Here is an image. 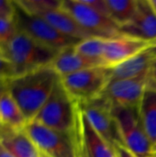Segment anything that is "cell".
Wrapping results in <instances>:
<instances>
[{
    "label": "cell",
    "mask_w": 156,
    "mask_h": 157,
    "mask_svg": "<svg viewBox=\"0 0 156 157\" xmlns=\"http://www.w3.org/2000/svg\"><path fill=\"white\" fill-rule=\"evenodd\" d=\"M59 80L60 76L50 65L6 80V90L19 106L28 122H30L45 104Z\"/></svg>",
    "instance_id": "1"
},
{
    "label": "cell",
    "mask_w": 156,
    "mask_h": 157,
    "mask_svg": "<svg viewBox=\"0 0 156 157\" xmlns=\"http://www.w3.org/2000/svg\"><path fill=\"white\" fill-rule=\"evenodd\" d=\"M80 109L59 80L32 121L53 131L75 136Z\"/></svg>",
    "instance_id": "2"
},
{
    "label": "cell",
    "mask_w": 156,
    "mask_h": 157,
    "mask_svg": "<svg viewBox=\"0 0 156 157\" xmlns=\"http://www.w3.org/2000/svg\"><path fill=\"white\" fill-rule=\"evenodd\" d=\"M59 51L49 48L23 32L17 31L1 55L14 66L16 75L50 66Z\"/></svg>",
    "instance_id": "3"
},
{
    "label": "cell",
    "mask_w": 156,
    "mask_h": 157,
    "mask_svg": "<svg viewBox=\"0 0 156 157\" xmlns=\"http://www.w3.org/2000/svg\"><path fill=\"white\" fill-rule=\"evenodd\" d=\"M111 79V68L95 66L60 77L61 84L77 104L98 98Z\"/></svg>",
    "instance_id": "4"
},
{
    "label": "cell",
    "mask_w": 156,
    "mask_h": 157,
    "mask_svg": "<svg viewBox=\"0 0 156 157\" xmlns=\"http://www.w3.org/2000/svg\"><path fill=\"white\" fill-rule=\"evenodd\" d=\"M15 2L14 21L17 31L23 32L36 41L56 51L74 47L80 40L69 38L54 29L43 17L23 10Z\"/></svg>",
    "instance_id": "5"
},
{
    "label": "cell",
    "mask_w": 156,
    "mask_h": 157,
    "mask_svg": "<svg viewBox=\"0 0 156 157\" xmlns=\"http://www.w3.org/2000/svg\"><path fill=\"white\" fill-rule=\"evenodd\" d=\"M122 145L137 157H154V146L145 133L138 109L112 107Z\"/></svg>",
    "instance_id": "6"
},
{
    "label": "cell",
    "mask_w": 156,
    "mask_h": 157,
    "mask_svg": "<svg viewBox=\"0 0 156 157\" xmlns=\"http://www.w3.org/2000/svg\"><path fill=\"white\" fill-rule=\"evenodd\" d=\"M43 157H78L76 135L59 132L35 121L24 128Z\"/></svg>",
    "instance_id": "7"
},
{
    "label": "cell",
    "mask_w": 156,
    "mask_h": 157,
    "mask_svg": "<svg viewBox=\"0 0 156 157\" xmlns=\"http://www.w3.org/2000/svg\"><path fill=\"white\" fill-rule=\"evenodd\" d=\"M61 6L93 37L108 39L120 35L119 25H117L109 17H107L86 5L83 0H62Z\"/></svg>",
    "instance_id": "8"
},
{
    "label": "cell",
    "mask_w": 156,
    "mask_h": 157,
    "mask_svg": "<svg viewBox=\"0 0 156 157\" xmlns=\"http://www.w3.org/2000/svg\"><path fill=\"white\" fill-rule=\"evenodd\" d=\"M150 77L151 71L136 78L110 81L99 97L111 107L138 109L149 86Z\"/></svg>",
    "instance_id": "9"
},
{
    "label": "cell",
    "mask_w": 156,
    "mask_h": 157,
    "mask_svg": "<svg viewBox=\"0 0 156 157\" xmlns=\"http://www.w3.org/2000/svg\"><path fill=\"white\" fill-rule=\"evenodd\" d=\"M92 127L112 147L122 144L119 129L112 113V107L102 98L98 97L91 101L78 104Z\"/></svg>",
    "instance_id": "10"
},
{
    "label": "cell",
    "mask_w": 156,
    "mask_h": 157,
    "mask_svg": "<svg viewBox=\"0 0 156 157\" xmlns=\"http://www.w3.org/2000/svg\"><path fill=\"white\" fill-rule=\"evenodd\" d=\"M76 144L78 157H117L114 148L97 132L81 109L76 131Z\"/></svg>",
    "instance_id": "11"
},
{
    "label": "cell",
    "mask_w": 156,
    "mask_h": 157,
    "mask_svg": "<svg viewBox=\"0 0 156 157\" xmlns=\"http://www.w3.org/2000/svg\"><path fill=\"white\" fill-rule=\"evenodd\" d=\"M120 34L150 42L156 38V13L149 0H138L136 12L127 24L120 28Z\"/></svg>",
    "instance_id": "12"
},
{
    "label": "cell",
    "mask_w": 156,
    "mask_h": 157,
    "mask_svg": "<svg viewBox=\"0 0 156 157\" xmlns=\"http://www.w3.org/2000/svg\"><path fill=\"white\" fill-rule=\"evenodd\" d=\"M148 48V42L135 38L119 35L107 39L102 62L107 67H114Z\"/></svg>",
    "instance_id": "13"
},
{
    "label": "cell",
    "mask_w": 156,
    "mask_h": 157,
    "mask_svg": "<svg viewBox=\"0 0 156 157\" xmlns=\"http://www.w3.org/2000/svg\"><path fill=\"white\" fill-rule=\"evenodd\" d=\"M156 61L155 56L147 48L137 55L111 68L110 81L131 79L149 73Z\"/></svg>",
    "instance_id": "14"
},
{
    "label": "cell",
    "mask_w": 156,
    "mask_h": 157,
    "mask_svg": "<svg viewBox=\"0 0 156 157\" xmlns=\"http://www.w3.org/2000/svg\"><path fill=\"white\" fill-rule=\"evenodd\" d=\"M74 47L60 51L51 64L60 77L95 66H105L101 62L79 54Z\"/></svg>",
    "instance_id": "15"
},
{
    "label": "cell",
    "mask_w": 156,
    "mask_h": 157,
    "mask_svg": "<svg viewBox=\"0 0 156 157\" xmlns=\"http://www.w3.org/2000/svg\"><path fill=\"white\" fill-rule=\"evenodd\" d=\"M0 142L14 157H41L38 147L25 132L4 127L0 132Z\"/></svg>",
    "instance_id": "16"
},
{
    "label": "cell",
    "mask_w": 156,
    "mask_h": 157,
    "mask_svg": "<svg viewBox=\"0 0 156 157\" xmlns=\"http://www.w3.org/2000/svg\"><path fill=\"white\" fill-rule=\"evenodd\" d=\"M40 17L48 21L59 32L69 38L82 40L93 37L86 32L67 11L63 9L62 6L47 10L40 14Z\"/></svg>",
    "instance_id": "17"
},
{
    "label": "cell",
    "mask_w": 156,
    "mask_h": 157,
    "mask_svg": "<svg viewBox=\"0 0 156 157\" xmlns=\"http://www.w3.org/2000/svg\"><path fill=\"white\" fill-rule=\"evenodd\" d=\"M142 126L153 144L156 141V89L148 86L138 108Z\"/></svg>",
    "instance_id": "18"
},
{
    "label": "cell",
    "mask_w": 156,
    "mask_h": 157,
    "mask_svg": "<svg viewBox=\"0 0 156 157\" xmlns=\"http://www.w3.org/2000/svg\"><path fill=\"white\" fill-rule=\"evenodd\" d=\"M0 123L10 130H24L29 123L19 106L6 90L0 97Z\"/></svg>",
    "instance_id": "19"
},
{
    "label": "cell",
    "mask_w": 156,
    "mask_h": 157,
    "mask_svg": "<svg viewBox=\"0 0 156 157\" xmlns=\"http://www.w3.org/2000/svg\"><path fill=\"white\" fill-rule=\"evenodd\" d=\"M110 18L120 28L133 17L138 0H106Z\"/></svg>",
    "instance_id": "20"
},
{
    "label": "cell",
    "mask_w": 156,
    "mask_h": 157,
    "mask_svg": "<svg viewBox=\"0 0 156 157\" xmlns=\"http://www.w3.org/2000/svg\"><path fill=\"white\" fill-rule=\"evenodd\" d=\"M106 41H107V38L90 37L80 40L74 48L79 54L101 62L103 63L102 57L105 51Z\"/></svg>",
    "instance_id": "21"
},
{
    "label": "cell",
    "mask_w": 156,
    "mask_h": 157,
    "mask_svg": "<svg viewBox=\"0 0 156 157\" xmlns=\"http://www.w3.org/2000/svg\"><path fill=\"white\" fill-rule=\"evenodd\" d=\"M16 3L26 12L40 16L43 12L60 7L62 1L59 0H15Z\"/></svg>",
    "instance_id": "22"
},
{
    "label": "cell",
    "mask_w": 156,
    "mask_h": 157,
    "mask_svg": "<svg viewBox=\"0 0 156 157\" xmlns=\"http://www.w3.org/2000/svg\"><path fill=\"white\" fill-rule=\"evenodd\" d=\"M17 33L14 19L0 17V54Z\"/></svg>",
    "instance_id": "23"
},
{
    "label": "cell",
    "mask_w": 156,
    "mask_h": 157,
    "mask_svg": "<svg viewBox=\"0 0 156 157\" xmlns=\"http://www.w3.org/2000/svg\"><path fill=\"white\" fill-rule=\"evenodd\" d=\"M16 75V72L12 63L0 54V79L8 80Z\"/></svg>",
    "instance_id": "24"
},
{
    "label": "cell",
    "mask_w": 156,
    "mask_h": 157,
    "mask_svg": "<svg viewBox=\"0 0 156 157\" xmlns=\"http://www.w3.org/2000/svg\"><path fill=\"white\" fill-rule=\"evenodd\" d=\"M15 15L14 0H0V17L13 19Z\"/></svg>",
    "instance_id": "25"
},
{
    "label": "cell",
    "mask_w": 156,
    "mask_h": 157,
    "mask_svg": "<svg viewBox=\"0 0 156 157\" xmlns=\"http://www.w3.org/2000/svg\"><path fill=\"white\" fill-rule=\"evenodd\" d=\"M83 2L86 5H87L88 6H90L91 8H93L94 10L105 15L107 17H109V12H108V8L106 0H83Z\"/></svg>",
    "instance_id": "26"
},
{
    "label": "cell",
    "mask_w": 156,
    "mask_h": 157,
    "mask_svg": "<svg viewBox=\"0 0 156 157\" xmlns=\"http://www.w3.org/2000/svg\"><path fill=\"white\" fill-rule=\"evenodd\" d=\"M114 150H115V154L117 157H137L135 156L131 152H130L124 145L119 144H116L114 147Z\"/></svg>",
    "instance_id": "27"
},
{
    "label": "cell",
    "mask_w": 156,
    "mask_h": 157,
    "mask_svg": "<svg viewBox=\"0 0 156 157\" xmlns=\"http://www.w3.org/2000/svg\"><path fill=\"white\" fill-rule=\"evenodd\" d=\"M149 86L156 89V61L154 62L152 70H151V77L149 82Z\"/></svg>",
    "instance_id": "28"
},
{
    "label": "cell",
    "mask_w": 156,
    "mask_h": 157,
    "mask_svg": "<svg viewBox=\"0 0 156 157\" xmlns=\"http://www.w3.org/2000/svg\"><path fill=\"white\" fill-rule=\"evenodd\" d=\"M0 157H14L0 142Z\"/></svg>",
    "instance_id": "29"
},
{
    "label": "cell",
    "mask_w": 156,
    "mask_h": 157,
    "mask_svg": "<svg viewBox=\"0 0 156 157\" xmlns=\"http://www.w3.org/2000/svg\"><path fill=\"white\" fill-rule=\"evenodd\" d=\"M148 49L153 52V54L155 56L156 58V38L148 43Z\"/></svg>",
    "instance_id": "30"
},
{
    "label": "cell",
    "mask_w": 156,
    "mask_h": 157,
    "mask_svg": "<svg viewBox=\"0 0 156 157\" xmlns=\"http://www.w3.org/2000/svg\"><path fill=\"white\" fill-rule=\"evenodd\" d=\"M6 91V81L0 79V97Z\"/></svg>",
    "instance_id": "31"
},
{
    "label": "cell",
    "mask_w": 156,
    "mask_h": 157,
    "mask_svg": "<svg viewBox=\"0 0 156 157\" xmlns=\"http://www.w3.org/2000/svg\"><path fill=\"white\" fill-rule=\"evenodd\" d=\"M149 1H150V3H151L153 8L154 9V11H155L156 13V0H149Z\"/></svg>",
    "instance_id": "32"
},
{
    "label": "cell",
    "mask_w": 156,
    "mask_h": 157,
    "mask_svg": "<svg viewBox=\"0 0 156 157\" xmlns=\"http://www.w3.org/2000/svg\"><path fill=\"white\" fill-rule=\"evenodd\" d=\"M154 154L156 155V141L155 143H154Z\"/></svg>",
    "instance_id": "33"
},
{
    "label": "cell",
    "mask_w": 156,
    "mask_h": 157,
    "mask_svg": "<svg viewBox=\"0 0 156 157\" xmlns=\"http://www.w3.org/2000/svg\"><path fill=\"white\" fill-rule=\"evenodd\" d=\"M154 157H156V155H155V156H154Z\"/></svg>",
    "instance_id": "34"
}]
</instances>
